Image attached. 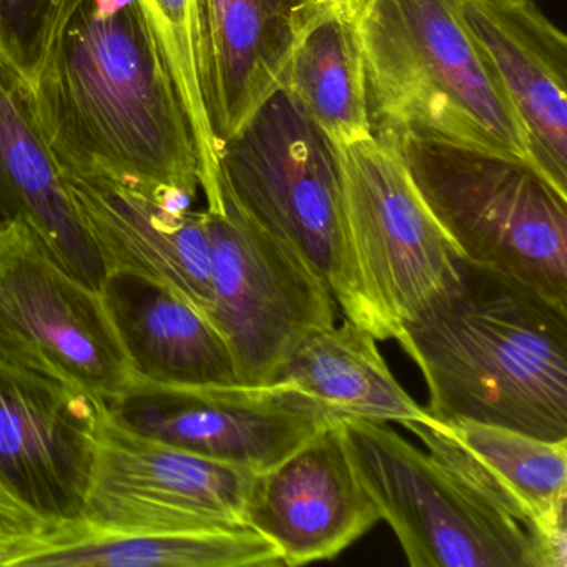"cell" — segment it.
<instances>
[{
    "instance_id": "1",
    "label": "cell",
    "mask_w": 567,
    "mask_h": 567,
    "mask_svg": "<svg viewBox=\"0 0 567 567\" xmlns=\"http://www.w3.org/2000/svg\"><path fill=\"white\" fill-rule=\"evenodd\" d=\"M29 102L62 174L105 178L177 210L197 198L190 118L137 0H85Z\"/></svg>"
},
{
    "instance_id": "2",
    "label": "cell",
    "mask_w": 567,
    "mask_h": 567,
    "mask_svg": "<svg viewBox=\"0 0 567 567\" xmlns=\"http://www.w3.org/2000/svg\"><path fill=\"white\" fill-rule=\"evenodd\" d=\"M396 340L423 373L434 421L567 440V307L467 261L461 284Z\"/></svg>"
},
{
    "instance_id": "3",
    "label": "cell",
    "mask_w": 567,
    "mask_h": 567,
    "mask_svg": "<svg viewBox=\"0 0 567 567\" xmlns=\"http://www.w3.org/2000/svg\"><path fill=\"white\" fill-rule=\"evenodd\" d=\"M373 132L530 161L526 128L460 0H364L354 18Z\"/></svg>"
},
{
    "instance_id": "4",
    "label": "cell",
    "mask_w": 567,
    "mask_h": 567,
    "mask_svg": "<svg viewBox=\"0 0 567 567\" xmlns=\"http://www.w3.org/2000/svg\"><path fill=\"white\" fill-rule=\"evenodd\" d=\"M220 184L265 230L323 277L344 318L390 340L348 234L338 147L284 89L221 144Z\"/></svg>"
},
{
    "instance_id": "5",
    "label": "cell",
    "mask_w": 567,
    "mask_h": 567,
    "mask_svg": "<svg viewBox=\"0 0 567 567\" xmlns=\"http://www.w3.org/2000/svg\"><path fill=\"white\" fill-rule=\"evenodd\" d=\"M396 141L421 197L464 260L567 307V194L526 158L433 138Z\"/></svg>"
},
{
    "instance_id": "6",
    "label": "cell",
    "mask_w": 567,
    "mask_h": 567,
    "mask_svg": "<svg viewBox=\"0 0 567 567\" xmlns=\"http://www.w3.org/2000/svg\"><path fill=\"white\" fill-rule=\"evenodd\" d=\"M354 474L413 567H539L529 533L388 423L338 417Z\"/></svg>"
},
{
    "instance_id": "7",
    "label": "cell",
    "mask_w": 567,
    "mask_h": 567,
    "mask_svg": "<svg viewBox=\"0 0 567 567\" xmlns=\"http://www.w3.org/2000/svg\"><path fill=\"white\" fill-rule=\"evenodd\" d=\"M351 250L391 338L463 280L467 261L404 164L396 137L374 132L338 147Z\"/></svg>"
},
{
    "instance_id": "8",
    "label": "cell",
    "mask_w": 567,
    "mask_h": 567,
    "mask_svg": "<svg viewBox=\"0 0 567 567\" xmlns=\"http://www.w3.org/2000/svg\"><path fill=\"white\" fill-rule=\"evenodd\" d=\"M220 187V207L205 208L212 321L230 348L238 383L271 384L311 334L333 327L337 300L297 250L260 227Z\"/></svg>"
},
{
    "instance_id": "9",
    "label": "cell",
    "mask_w": 567,
    "mask_h": 567,
    "mask_svg": "<svg viewBox=\"0 0 567 567\" xmlns=\"http://www.w3.org/2000/svg\"><path fill=\"white\" fill-rule=\"evenodd\" d=\"M0 363L111 404L135 380L99 290L65 270L25 225H0Z\"/></svg>"
},
{
    "instance_id": "10",
    "label": "cell",
    "mask_w": 567,
    "mask_h": 567,
    "mask_svg": "<svg viewBox=\"0 0 567 567\" xmlns=\"http://www.w3.org/2000/svg\"><path fill=\"white\" fill-rule=\"evenodd\" d=\"M254 476L247 467L142 436L105 410L79 527L85 533L147 534L247 526Z\"/></svg>"
},
{
    "instance_id": "11",
    "label": "cell",
    "mask_w": 567,
    "mask_h": 567,
    "mask_svg": "<svg viewBox=\"0 0 567 567\" xmlns=\"http://www.w3.org/2000/svg\"><path fill=\"white\" fill-rule=\"evenodd\" d=\"M105 410L142 436L255 474L281 463L337 420L284 381L171 386L135 378Z\"/></svg>"
},
{
    "instance_id": "12",
    "label": "cell",
    "mask_w": 567,
    "mask_h": 567,
    "mask_svg": "<svg viewBox=\"0 0 567 567\" xmlns=\"http://www.w3.org/2000/svg\"><path fill=\"white\" fill-rule=\"evenodd\" d=\"M104 411L84 391L0 363V480L51 523H81Z\"/></svg>"
},
{
    "instance_id": "13",
    "label": "cell",
    "mask_w": 567,
    "mask_h": 567,
    "mask_svg": "<svg viewBox=\"0 0 567 567\" xmlns=\"http://www.w3.org/2000/svg\"><path fill=\"white\" fill-rule=\"evenodd\" d=\"M403 427L437 463L529 533L539 567H566L567 440L553 443L493 424L433 417Z\"/></svg>"
},
{
    "instance_id": "14",
    "label": "cell",
    "mask_w": 567,
    "mask_h": 567,
    "mask_svg": "<svg viewBox=\"0 0 567 567\" xmlns=\"http://www.w3.org/2000/svg\"><path fill=\"white\" fill-rule=\"evenodd\" d=\"M380 520L344 450L337 420L281 463L255 474L245 523L284 566L330 560Z\"/></svg>"
},
{
    "instance_id": "15",
    "label": "cell",
    "mask_w": 567,
    "mask_h": 567,
    "mask_svg": "<svg viewBox=\"0 0 567 567\" xmlns=\"http://www.w3.org/2000/svg\"><path fill=\"white\" fill-rule=\"evenodd\" d=\"M526 128L533 164L567 194V38L533 0H460Z\"/></svg>"
},
{
    "instance_id": "16",
    "label": "cell",
    "mask_w": 567,
    "mask_h": 567,
    "mask_svg": "<svg viewBox=\"0 0 567 567\" xmlns=\"http://www.w3.org/2000/svg\"><path fill=\"white\" fill-rule=\"evenodd\" d=\"M64 177L109 274L134 271L161 281L212 320L207 212L177 210L105 178Z\"/></svg>"
},
{
    "instance_id": "17",
    "label": "cell",
    "mask_w": 567,
    "mask_h": 567,
    "mask_svg": "<svg viewBox=\"0 0 567 567\" xmlns=\"http://www.w3.org/2000/svg\"><path fill=\"white\" fill-rule=\"evenodd\" d=\"M317 0H200L202 82L218 148L281 87Z\"/></svg>"
},
{
    "instance_id": "18",
    "label": "cell",
    "mask_w": 567,
    "mask_h": 567,
    "mask_svg": "<svg viewBox=\"0 0 567 567\" xmlns=\"http://www.w3.org/2000/svg\"><path fill=\"white\" fill-rule=\"evenodd\" d=\"M14 221L65 270L102 290L107 267L35 124L29 85L0 59V225Z\"/></svg>"
},
{
    "instance_id": "19",
    "label": "cell",
    "mask_w": 567,
    "mask_h": 567,
    "mask_svg": "<svg viewBox=\"0 0 567 567\" xmlns=\"http://www.w3.org/2000/svg\"><path fill=\"white\" fill-rule=\"evenodd\" d=\"M134 377L171 386L238 383L214 321L181 293L134 271H111L101 290Z\"/></svg>"
},
{
    "instance_id": "20",
    "label": "cell",
    "mask_w": 567,
    "mask_h": 567,
    "mask_svg": "<svg viewBox=\"0 0 567 567\" xmlns=\"http://www.w3.org/2000/svg\"><path fill=\"white\" fill-rule=\"evenodd\" d=\"M377 338L344 318L341 327L311 334L288 360L277 381L297 388L333 417L401 424L430 420L398 383ZM275 381V383H277Z\"/></svg>"
},
{
    "instance_id": "21",
    "label": "cell",
    "mask_w": 567,
    "mask_h": 567,
    "mask_svg": "<svg viewBox=\"0 0 567 567\" xmlns=\"http://www.w3.org/2000/svg\"><path fill=\"white\" fill-rule=\"evenodd\" d=\"M337 147L374 134L354 19L321 8L301 32L281 87Z\"/></svg>"
},
{
    "instance_id": "22",
    "label": "cell",
    "mask_w": 567,
    "mask_h": 567,
    "mask_svg": "<svg viewBox=\"0 0 567 567\" xmlns=\"http://www.w3.org/2000/svg\"><path fill=\"white\" fill-rule=\"evenodd\" d=\"M277 547L250 526L177 533L97 534L78 524L25 567H277Z\"/></svg>"
},
{
    "instance_id": "23",
    "label": "cell",
    "mask_w": 567,
    "mask_h": 567,
    "mask_svg": "<svg viewBox=\"0 0 567 567\" xmlns=\"http://www.w3.org/2000/svg\"><path fill=\"white\" fill-rule=\"evenodd\" d=\"M161 45L190 118L200 164V190L207 208L221 202L217 141L208 121L202 82L200 0H137Z\"/></svg>"
},
{
    "instance_id": "24",
    "label": "cell",
    "mask_w": 567,
    "mask_h": 567,
    "mask_svg": "<svg viewBox=\"0 0 567 567\" xmlns=\"http://www.w3.org/2000/svg\"><path fill=\"white\" fill-rule=\"evenodd\" d=\"M85 0H0V59L28 85L54 58Z\"/></svg>"
},
{
    "instance_id": "25",
    "label": "cell",
    "mask_w": 567,
    "mask_h": 567,
    "mask_svg": "<svg viewBox=\"0 0 567 567\" xmlns=\"http://www.w3.org/2000/svg\"><path fill=\"white\" fill-rule=\"evenodd\" d=\"M68 526H58L16 496L0 480V567H25L58 546Z\"/></svg>"
},
{
    "instance_id": "26",
    "label": "cell",
    "mask_w": 567,
    "mask_h": 567,
    "mask_svg": "<svg viewBox=\"0 0 567 567\" xmlns=\"http://www.w3.org/2000/svg\"><path fill=\"white\" fill-rule=\"evenodd\" d=\"M318 4L324 8L334 9L340 14L348 16V18H357L360 9L363 8L364 0H317Z\"/></svg>"
}]
</instances>
